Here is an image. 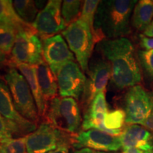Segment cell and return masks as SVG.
<instances>
[{
    "instance_id": "obj_13",
    "label": "cell",
    "mask_w": 153,
    "mask_h": 153,
    "mask_svg": "<svg viewBox=\"0 0 153 153\" xmlns=\"http://www.w3.org/2000/svg\"><path fill=\"white\" fill-rule=\"evenodd\" d=\"M42 44L44 60L55 74L63 65L75 60L74 54L60 34L43 38Z\"/></svg>"
},
{
    "instance_id": "obj_31",
    "label": "cell",
    "mask_w": 153,
    "mask_h": 153,
    "mask_svg": "<svg viewBox=\"0 0 153 153\" xmlns=\"http://www.w3.org/2000/svg\"><path fill=\"white\" fill-rule=\"evenodd\" d=\"M143 126L146 128L153 132V109L150 114V116H148V118H147L146 120L144 122V123L143 124Z\"/></svg>"
},
{
    "instance_id": "obj_22",
    "label": "cell",
    "mask_w": 153,
    "mask_h": 153,
    "mask_svg": "<svg viewBox=\"0 0 153 153\" xmlns=\"http://www.w3.org/2000/svg\"><path fill=\"white\" fill-rule=\"evenodd\" d=\"M13 5L16 13L25 22L32 24L38 14V10L33 1L30 0H16Z\"/></svg>"
},
{
    "instance_id": "obj_20",
    "label": "cell",
    "mask_w": 153,
    "mask_h": 153,
    "mask_svg": "<svg viewBox=\"0 0 153 153\" xmlns=\"http://www.w3.org/2000/svg\"><path fill=\"white\" fill-rule=\"evenodd\" d=\"M0 21L15 28L18 31L34 30L31 24H27L19 17L13 5V1L10 0H0Z\"/></svg>"
},
{
    "instance_id": "obj_26",
    "label": "cell",
    "mask_w": 153,
    "mask_h": 153,
    "mask_svg": "<svg viewBox=\"0 0 153 153\" xmlns=\"http://www.w3.org/2000/svg\"><path fill=\"white\" fill-rule=\"evenodd\" d=\"M14 136L16 138L23 137L18 127L0 114V143L12 139Z\"/></svg>"
},
{
    "instance_id": "obj_1",
    "label": "cell",
    "mask_w": 153,
    "mask_h": 153,
    "mask_svg": "<svg viewBox=\"0 0 153 153\" xmlns=\"http://www.w3.org/2000/svg\"><path fill=\"white\" fill-rule=\"evenodd\" d=\"M97 49L109 62L111 82L116 88H131L141 82L142 75L137 55L129 39H104L99 42Z\"/></svg>"
},
{
    "instance_id": "obj_16",
    "label": "cell",
    "mask_w": 153,
    "mask_h": 153,
    "mask_svg": "<svg viewBox=\"0 0 153 153\" xmlns=\"http://www.w3.org/2000/svg\"><path fill=\"white\" fill-rule=\"evenodd\" d=\"M123 149L135 148L144 152L153 150V135L148 129L139 125H130L120 135Z\"/></svg>"
},
{
    "instance_id": "obj_25",
    "label": "cell",
    "mask_w": 153,
    "mask_h": 153,
    "mask_svg": "<svg viewBox=\"0 0 153 153\" xmlns=\"http://www.w3.org/2000/svg\"><path fill=\"white\" fill-rule=\"evenodd\" d=\"M100 1H99V0H87V1H84L81 14H80V16L79 18L89 25L94 33L97 43V35H96L94 29V19L97 8H98L99 4H100Z\"/></svg>"
},
{
    "instance_id": "obj_37",
    "label": "cell",
    "mask_w": 153,
    "mask_h": 153,
    "mask_svg": "<svg viewBox=\"0 0 153 153\" xmlns=\"http://www.w3.org/2000/svg\"><path fill=\"white\" fill-rule=\"evenodd\" d=\"M1 24H3V23L1 22V21H0V25H1Z\"/></svg>"
},
{
    "instance_id": "obj_27",
    "label": "cell",
    "mask_w": 153,
    "mask_h": 153,
    "mask_svg": "<svg viewBox=\"0 0 153 153\" xmlns=\"http://www.w3.org/2000/svg\"><path fill=\"white\" fill-rule=\"evenodd\" d=\"M0 153H28L26 136L12 138L0 143Z\"/></svg>"
},
{
    "instance_id": "obj_8",
    "label": "cell",
    "mask_w": 153,
    "mask_h": 153,
    "mask_svg": "<svg viewBox=\"0 0 153 153\" xmlns=\"http://www.w3.org/2000/svg\"><path fill=\"white\" fill-rule=\"evenodd\" d=\"M69 134L60 131L48 122L42 123L26 136L28 153H48L55 150L63 141L71 139Z\"/></svg>"
},
{
    "instance_id": "obj_35",
    "label": "cell",
    "mask_w": 153,
    "mask_h": 153,
    "mask_svg": "<svg viewBox=\"0 0 153 153\" xmlns=\"http://www.w3.org/2000/svg\"><path fill=\"white\" fill-rule=\"evenodd\" d=\"M123 153H145L144 151L135 148H130L123 149Z\"/></svg>"
},
{
    "instance_id": "obj_7",
    "label": "cell",
    "mask_w": 153,
    "mask_h": 153,
    "mask_svg": "<svg viewBox=\"0 0 153 153\" xmlns=\"http://www.w3.org/2000/svg\"><path fill=\"white\" fill-rule=\"evenodd\" d=\"M126 123L130 125H143L153 109V94L140 85L128 90L124 98Z\"/></svg>"
},
{
    "instance_id": "obj_34",
    "label": "cell",
    "mask_w": 153,
    "mask_h": 153,
    "mask_svg": "<svg viewBox=\"0 0 153 153\" xmlns=\"http://www.w3.org/2000/svg\"><path fill=\"white\" fill-rule=\"evenodd\" d=\"M9 65V60L7 59V55L0 51V65Z\"/></svg>"
},
{
    "instance_id": "obj_6",
    "label": "cell",
    "mask_w": 153,
    "mask_h": 153,
    "mask_svg": "<svg viewBox=\"0 0 153 153\" xmlns=\"http://www.w3.org/2000/svg\"><path fill=\"white\" fill-rule=\"evenodd\" d=\"M43 44L36 30H19L11 51L9 66L19 64L37 65L43 60Z\"/></svg>"
},
{
    "instance_id": "obj_9",
    "label": "cell",
    "mask_w": 153,
    "mask_h": 153,
    "mask_svg": "<svg viewBox=\"0 0 153 153\" xmlns=\"http://www.w3.org/2000/svg\"><path fill=\"white\" fill-rule=\"evenodd\" d=\"M87 72V77L80 99L81 106L85 111L97 94L106 90L111 76V69L109 62L102 59L91 62Z\"/></svg>"
},
{
    "instance_id": "obj_15",
    "label": "cell",
    "mask_w": 153,
    "mask_h": 153,
    "mask_svg": "<svg viewBox=\"0 0 153 153\" xmlns=\"http://www.w3.org/2000/svg\"><path fill=\"white\" fill-rule=\"evenodd\" d=\"M108 112L105 91H102L97 95L84 113L82 131L97 129L107 133L104 126V118Z\"/></svg>"
},
{
    "instance_id": "obj_18",
    "label": "cell",
    "mask_w": 153,
    "mask_h": 153,
    "mask_svg": "<svg viewBox=\"0 0 153 153\" xmlns=\"http://www.w3.org/2000/svg\"><path fill=\"white\" fill-rule=\"evenodd\" d=\"M38 83L46 101L56 97L58 91L57 76L45 60L35 65Z\"/></svg>"
},
{
    "instance_id": "obj_11",
    "label": "cell",
    "mask_w": 153,
    "mask_h": 153,
    "mask_svg": "<svg viewBox=\"0 0 153 153\" xmlns=\"http://www.w3.org/2000/svg\"><path fill=\"white\" fill-rule=\"evenodd\" d=\"M58 92L61 97L81 99L87 77L75 61L65 63L56 74Z\"/></svg>"
},
{
    "instance_id": "obj_10",
    "label": "cell",
    "mask_w": 153,
    "mask_h": 153,
    "mask_svg": "<svg viewBox=\"0 0 153 153\" xmlns=\"http://www.w3.org/2000/svg\"><path fill=\"white\" fill-rule=\"evenodd\" d=\"M71 145L76 150L89 148L107 152H116L122 148L120 136L97 129L82 131L71 136Z\"/></svg>"
},
{
    "instance_id": "obj_28",
    "label": "cell",
    "mask_w": 153,
    "mask_h": 153,
    "mask_svg": "<svg viewBox=\"0 0 153 153\" xmlns=\"http://www.w3.org/2000/svg\"><path fill=\"white\" fill-rule=\"evenodd\" d=\"M137 60L145 74L153 79V50L138 51Z\"/></svg>"
},
{
    "instance_id": "obj_2",
    "label": "cell",
    "mask_w": 153,
    "mask_h": 153,
    "mask_svg": "<svg viewBox=\"0 0 153 153\" xmlns=\"http://www.w3.org/2000/svg\"><path fill=\"white\" fill-rule=\"evenodd\" d=\"M136 0L101 1L94 19L97 43L125 38L131 32V19Z\"/></svg>"
},
{
    "instance_id": "obj_14",
    "label": "cell",
    "mask_w": 153,
    "mask_h": 153,
    "mask_svg": "<svg viewBox=\"0 0 153 153\" xmlns=\"http://www.w3.org/2000/svg\"><path fill=\"white\" fill-rule=\"evenodd\" d=\"M0 114L6 119L14 123L22 133V136L36 131L37 124L22 116L17 111L14 106L7 82L0 79Z\"/></svg>"
},
{
    "instance_id": "obj_4",
    "label": "cell",
    "mask_w": 153,
    "mask_h": 153,
    "mask_svg": "<svg viewBox=\"0 0 153 153\" xmlns=\"http://www.w3.org/2000/svg\"><path fill=\"white\" fill-rule=\"evenodd\" d=\"M62 36L70 51L75 55L82 70L87 72L94 43H97L89 25L79 19L62 31Z\"/></svg>"
},
{
    "instance_id": "obj_29",
    "label": "cell",
    "mask_w": 153,
    "mask_h": 153,
    "mask_svg": "<svg viewBox=\"0 0 153 153\" xmlns=\"http://www.w3.org/2000/svg\"><path fill=\"white\" fill-rule=\"evenodd\" d=\"M70 143H71V139L63 141L55 150L51 151L48 153H70V151H69Z\"/></svg>"
},
{
    "instance_id": "obj_24",
    "label": "cell",
    "mask_w": 153,
    "mask_h": 153,
    "mask_svg": "<svg viewBox=\"0 0 153 153\" xmlns=\"http://www.w3.org/2000/svg\"><path fill=\"white\" fill-rule=\"evenodd\" d=\"M82 1L76 0H65L62 4V16L64 19L66 28L69 25L79 19L81 14Z\"/></svg>"
},
{
    "instance_id": "obj_3",
    "label": "cell",
    "mask_w": 153,
    "mask_h": 153,
    "mask_svg": "<svg viewBox=\"0 0 153 153\" xmlns=\"http://www.w3.org/2000/svg\"><path fill=\"white\" fill-rule=\"evenodd\" d=\"M45 116L48 123L69 135L76 134L82 123L79 105L72 97H56L51 100Z\"/></svg>"
},
{
    "instance_id": "obj_23",
    "label": "cell",
    "mask_w": 153,
    "mask_h": 153,
    "mask_svg": "<svg viewBox=\"0 0 153 153\" xmlns=\"http://www.w3.org/2000/svg\"><path fill=\"white\" fill-rule=\"evenodd\" d=\"M18 30L7 24L0 25V51L7 55L11 54Z\"/></svg>"
},
{
    "instance_id": "obj_19",
    "label": "cell",
    "mask_w": 153,
    "mask_h": 153,
    "mask_svg": "<svg viewBox=\"0 0 153 153\" xmlns=\"http://www.w3.org/2000/svg\"><path fill=\"white\" fill-rule=\"evenodd\" d=\"M152 20L153 0L137 1L132 14V26L138 31H144Z\"/></svg>"
},
{
    "instance_id": "obj_36",
    "label": "cell",
    "mask_w": 153,
    "mask_h": 153,
    "mask_svg": "<svg viewBox=\"0 0 153 153\" xmlns=\"http://www.w3.org/2000/svg\"><path fill=\"white\" fill-rule=\"evenodd\" d=\"M145 153H153V150L152 151H149V152H145Z\"/></svg>"
},
{
    "instance_id": "obj_32",
    "label": "cell",
    "mask_w": 153,
    "mask_h": 153,
    "mask_svg": "<svg viewBox=\"0 0 153 153\" xmlns=\"http://www.w3.org/2000/svg\"><path fill=\"white\" fill-rule=\"evenodd\" d=\"M143 35L148 38H153V20L150 23V24L147 27L146 29L143 31Z\"/></svg>"
},
{
    "instance_id": "obj_21",
    "label": "cell",
    "mask_w": 153,
    "mask_h": 153,
    "mask_svg": "<svg viewBox=\"0 0 153 153\" xmlns=\"http://www.w3.org/2000/svg\"><path fill=\"white\" fill-rule=\"evenodd\" d=\"M126 123V113L122 109H116L108 112L104 118V126L107 133L116 136L122 133L121 128Z\"/></svg>"
},
{
    "instance_id": "obj_5",
    "label": "cell",
    "mask_w": 153,
    "mask_h": 153,
    "mask_svg": "<svg viewBox=\"0 0 153 153\" xmlns=\"http://www.w3.org/2000/svg\"><path fill=\"white\" fill-rule=\"evenodd\" d=\"M4 78L17 111L24 118L37 123L39 116L35 99L24 76L17 69L10 68Z\"/></svg>"
},
{
    "instance_id": "obj_33",
    "label": "cell",
    "mask_w": 153,
    "mask_h": 153,
    "mask_svg": "<svg viewBox=\"0 0 153 153\" xmlns=\"http://www.w3.org/2000/svg\"><path fill=\"white\" fill-rule=\"evenodd\" d=\"M74 153H116V152H101V151H97L94 150H91L89 148H83L80 150H74Z\"/></svg>"
},
{
    "instance_id": "obj_17",
    "label": "cell",
    "mask_w": 153,
    "mask_h": 153,
    "mask_svg": "<svg viewBox=\"0 0 153 153\" xmlns=\"http://www.w3.org/2000/svg\"><path fill=\"white\" fill-rule=\"evenodd\" d=\"M17 68L27 81L35 102L39 117L45 116L48 108L47 101L44 98L36 74L35 65L28 64H19L14 67Z\"/></svg>"
},
{
    "instance_id": "obj_12",
    "label": "cell",
    "mask_w": 153,
    "mask_h": 153,
    "mask_svg": "<svg viewBox=\"0 0 153 153\" xmlns=\"http://www.w3.org/2000/svg\"><path fill=\"white\" fill-rule=\"evenodd\" d=\"M62 4L60 0H50L32 23L36 33L42 36L43 39L55 36L66 28L62 16Z\"/></svg>"
},
{
    "instance_id": "obj_30",
    "label": "cell",
    "mask_w": 153,
    "mask_h": 153,
    "mask_svg": "<svg viewBox=\"0 0 153 153\" xmlns=\"http://www.w3.org/2000/svg\"><path fill=\"white\" fill-rule=\"evenodd\" d=\"M140 43L141 47L145 50H153V38H148L143 35H140Z\"/></svg>"
}]
</instances>
